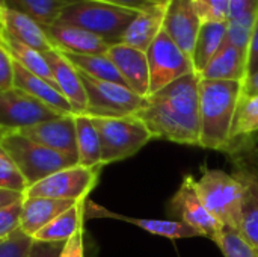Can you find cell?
I'll return each mask as SVG.
<instances>
[{"label": "cell", "instance_id": "obj_1", "mask_svg": "<svg viewBox=\"0 0 258 257\" xmlns=\"http://www.w3.org/2000/svg\"><path fill=\"white\" fill-rule=\"evenodd\" d=\"M136 117L147 126L153 139L200 145V76L190 73L160 91L145 97Z\"/></svg>", "mask_w": 258, "mask_h": 257}, {"label": "cell", "instance_id": "obj_2", "mask_svg": "<svg viewBox=\"0 0 258 257\" xmlns=\"http://www.w3.org/2000/svg\"><path fill=\"white\" fill-rule=\"evenodd\" d=\"M243 82L200 79L201 148L227 151Z\"/></svg>", "mask_w": 258, "mask_h": 257}, {"label": "cell", "instance_id": "obj_3", "mask_svg": "<svg viewBox=\"0 0 258 257\" xmlns=\"http://www.w3.org/2000/svg\"><path fill=\"white\" fill-rule=\"evenodd\" d=\"M136 15V11L98 0H70L57 21L92 32L109 44H118Z\"/></svg>", "mask_w": 258, "mask_h": 257}, {"label": "cell", "instance_id": "obj_4", "mask_svg": "<svg viewBox=\"0 0 258 257\" xmlns=\"http://www.w3.org/2000/svg\"><path fill=\"white\" fill-rule=\"evenodd\" d=\"M197 191L206 209L224 227V230L240 232L243 188L240 182L222 170L204 168L198 180Z\"/></svg>", "mask_w": 258, "mask_h": 257}, {"label": "cell", "instance_id": "obj_5", "mask_svg": "<svg viewBox=\"0 0 258 257\" xmlns=\"http://www.w3.org/2000/svg\"><path fill=\"white\" fill-rule=\"evenodd\" d=\"M0 144L24 177L27 188L60 170L79 165L73 158L44 147L18 132L2 133Z\"/></svg>", "mask_w": 258, "mask_h": 257}, {"label": "cell", "instance_id": "obj_6", "mask_svg": "<svg viewBox=\"0 0 258 257\" xmlns=\"http://www.w3.org/2000/svg\"><path fill=\"white\" fill-rule=\"evenodd\" d=\"M101 142V164L125 161L153 139L147 126L136 117L92 118Z\"/></svg>", "mask_w": 258, "mask_h": 257}, {"label": "cell", "instance_id": "obj_7", "mask_svg": "<svg viewBox=\"0 0 258 257\" xmlns=\"http://www.w3.org/2000/svg\"><path fill=\"white\" fill-rule=\"evenodd\" d=\"M79 74L88 97L85 114L92 118H121L136 115L145 103V97L138 95L128 86L98 80L82 71H79Z\"/></svg>", "mask_w": 258, "mask_h": 257}, {"label": "cell", "instance_id": "obj_8", "mask_svg": "<svg viewBox=\"0 0 258 257\" xmlns=\"http://www.w3.org/2000/svg\"><path fill=\"white\" fill-rule=\"evenodd\" d=\"M145 53L150 67V94L195 73L192 58L187 56L163 30Z\"/></svg>", "mask_w": 258, "mask_h": 257}, {"label": "cell", "instance_id": "obj_9", "mask_svg": "<svg viewBox=\"0 0 258 257\" xmlns=\"http://www.w3.org/2000/svg\"><path fill=\"white\" fill-rule=\"evenodd\" d=\"M100 171L101 168L74 165L29 186L23 197H45L71 201L88 200V195L98 183Z\"/></svg>", "mask_w": 258, "mask_h": 257}, {"label": "cell", "instance_id": "obj_10", "mask_svg": "<svg viewBox=\"0 0 258 257\" xmlns=\"http://www.w3.org/2000/svg\"><path fill=\"white\" fill-rule=\"evenodd\" d=\"M233 176L243 188L240 235L258 250V148L233 153Z\"/></svg>", "mask_w": 258, "mask_h": 257}, {"label": "cell", "instance_id": "obj_11", "mask_svg": "<svg viewBox=\"0 0 258 257\" xmlns=\"http://www.w3.org/2000/svg\"><path fill=\"white\" fill-rule=\"evenodd\" d=\"M195 180L197 179L190 174L183 177L180 188L168 203V215L171 218H177V221L192 226L200 230L203 236L216 242L224 232V227L206 209L197 191Z\"/></svg>", "mask_w": 258, "mask_h": 257}, {"label": "cell", "instance_id": "obj_12", "mask_svg": "<svg viewBox=\"0 0 258 257\" xmlns=\"http://www.w3.org/2000/svg\"><path fill=\"white\" fill-rule=\"evenodd\" d=\"M59 117L63 115H59L35 97L15 86L0 91V135L18 132L33 124Z\"/></svg>", "mask_w": 258, "mask_h": 257}, {"label": "cell", "instance_id": "obj_13", "mask_svg": "<svg viewBox=\"0 0 258 257\" xmlns=\"http://www.w3.org/2000/svg\"><path fill=\"white\" fill-rule=\"evenodd\" d=\"M201 23L192 0H168L163 32L190 58Z\"/></svg>", "mask_w": 258, "mask_h": 257}, {"label": "cell", "instance_id": "obj_14", "mask_svg": "<svg viewBox=\"0 0 258 257\" xmlns=\"http://www.w3.org/2000/svg\"><path fill=\"white\" fill-rule=\"evenodd\" d=\"M26 138L48 147L54 151L63 153L79 164L77 139H76V121L74 115H63L54 120L42 121L30 127L18 130Z\"/></svg>", "mask_w": 258, "mask_h": 257}, {"label": "cell", "instance_id": "obj_15", "mask_svg": "<svg viewBox=\"0 0 258 257\" xmlns=\"http://www.w3.org/2000/svg\"><path fill=\"white\" fill-rule=\"evenodd\" d=\"M106 55L133 92L141 97L150 95V67L145 52L118 42L112 44Z\"/></svg>", "mask_w": 258, "mask_h": 257}, {"label": "cell", "instance_id": "obj_16", "mask_svg": "<svg viewBox=\"0 0 258 257\" xmlns=\"http://www.w3.org/2000/svg\"><path fill=\"white\" fill-rule=\"evenodd\" d=\"M44 29L54 45V50L59 52L79 55H106L112 45L92 32L60 21L45 26Z\"/></svg>", "mask_w": 258, "mask_h": 257}, {"label": "cell", "instance_id": "obj_17", "mask_svg": "<svg viewBox=\"0 0 258 257\" xmlns=\"http://www.w3.org/2000/svg\"><path fill=\"white\" fill-rule=\"evenodd\" d=\"M44 55L51 68L54 85L70 101L74 114H85L88 106V97L79 70L59 50H50Z\"/></svg>", "mask_w": 258, "mask_h": 257}, {"label": "cell", "instance_id": "obj_18", "mask_svg": "<svg viewBox=\"0 0 258 257\" xmlns=\"http://www.w3.org/2000/svg\"><path fill=\"white\" fill-rule=\"evenodd\" d=\"M14 86L35 97L59 115H74L70 101L63 97V94L57 89L56 85L32 74L17 62L14 64Z\"/></svg>", "mask_w": 258, "mask_h": 257}, {"label": "cell", "instance_id": "obj_19", "mask_svg": "<svg viewBox=\"0 0 258 257\" xmlns=\"http://www.w3.org/2000/svg\"><path fill=\"white\" fill-rule=\"evenodd\" d=\"M76 203L79 201L56 200L45 197H23L20 230H23L27 236L32 238L42 227H45L56 217L73 208Z\"/></svg>", "mask_w": 258, "mask_h": 257}, {"label": "cell", "instance_id": "obj_20", "mask_svg": "<svg viewBox=\"0 0 258 257\" xmlns=\"http://www.w3.org/2000/svg\"><path fill=\"white\" fill-rule=\"evenodd\" d=\"M2 33L42 53L54 50V45L50 41L42 24H39L36 20L29 17L27 14L11 9V8H6L5 11Z\"/></svg>", "mask_w": 258, "mask_h": 257}, {"label": "cell", "instance_id": "obj_21", "mask_svg": "<svg viewBox=\"0 0 258 257\" xmlns=\"http://www.w3.org/2000/svg\"><path fill=\"white\" fill-rule=\"evenodd\" d=\"M258 18V0H230L227 42L245 56Z\"/></svg>", "mask_w": 258, "mask_h": 257}, {"label": "cell", "instance_id": "obj_22", "mask_svg": "<svg viewBox=\"0 0 258 257\" xmlns=\"http://www.w3.org/2000/svg\"><path fill=\"white\" fill-rule=\"evenodd\" d=\"M166 3L154 6L148 11L138 12L135 20L128 24V27L122 33L119 42L147 52L148 47L153 44V41L157 38V35L163 30Z\"/></svg>", "mask_w": 258, "mask_h": 257}, {"label": "cell", "instance_id": "obj_23", "mask_svg": "<svg viewBox=\"0 0 258 257\" xmlns=\"http://www.w3.org/2000/svg\"><path fill=\"white\" fill-rule=\"evenodd\" d=\"M198 76L204 80L243 82L246 79V56L225 41L222 48Z\"/></svg>", "mask_w": 258, "mask_h": 257}, {"label": "cell", "instance_id": "obj_24", "mask_svg": "<svg viewBox=\"0 0 258 257\" xmlns=\"http://www.w3.org/2000/svg\"><path fill=\"white\" fill-rule=\"evenodd\" d=\"M228 23L227 21H203L195 41L192 62L195 73H201L209 62L216 56L227 41Z\"/></svg>", "mask_w": 258, "mask_h": 257}, {"label": "cell", "instance_id": "obj_25", "mask_svg": "<svg viewBox=\"0 0 258 257\" xmlns=\"http://www.w3.org/2000/svg\"><path fill=\"white\" fill-rule=\"evenodd\" d=\"M258 138V95L242 98L236 112L231 139L228 144V153H237L242 150H248L249 139Z\"/></svg>", "mask_w": 258, "mask_h": 257}, {"label": "cell", "instance_id": "obj_26", "mask_svg": "<svg viewBox=\"0 0 258 257\" xmlns=\"http://www.w3.org/2000/svg\"><path fill=\"white\" fill-rule=\"evenodd\" d=\"M74 121L79 165L86 168H103L100 135L92 117L86 114H74Z\"/></svg>", "mask_w": 258, "mask_h": 257}, {"label": "cell", "instance_id": "obj_27", "mask_svg": "<svg viewBox=\"0 0 258 257\" xmlns=\"http://www.w3.org/2000/svg\"><path fill=\"white\" fill-rule=\"evenodd\" d=\"M85 204L86 200L76 203L73 208L56 217L51 223L42 227L38 233L32 236L33 241L41 242H67L71 236H74L85 223Z\"/></svg>", "mask_w": 258, "mask_h": 257}, {"label": "cell", "instance_id": "obj_28", "mask_svg": "<svg viewBox=\"0 0 258 257\" xmlns=\"http://www.w3.org/2000/svg\"><path fill=\"white\" fill-rule=\"evenodd\" d=\"M0 41L3 42V45L8 48V52L11 53L12 59L20 64L23 68H26L27 71H30L32 74L42 77L44 80L50 82L54 85V79H53V73L51 68L45 59V55L42 52H38L5 33H0Z\"/></svg>", "mask_w": 258, "mask_h": 257}, {"label": "cell", "instance_id": "obj_29", "mask_svg": "<svg viewBox=\"0 0 258 257\" xmlns=\"http://www.w3.org/2000/svg\"><path fill=\"white\" fill-rule=\"evenodd\" d=\"M62 55L82 73L106 82H113L119 85H125L122 76L116 70L115 64L109 59L107 55H79V53H67L62 52Z\"/></svg>", "mask_w": 258, "mask_h": 257}, {"label": "cell", "instance_id": "obj_30", "mask_svg": "<svg viewBox=\"0 0 258 257\" xmlns=\"http://www.w3.org/2000/svg\"><path fill=\"white\" fill-rule=\"evenodd\" d=\"M5 2H6V8L24 12L45 27L57 21L62 9L70 0H5Z\"/></svg>", "mask_w": 258, "mask_h": 257}, {"label": "cell", "instance_id": "obj_31", "mask_svg": "<svg viewBox=\"0 0 258 257\" xmlns=\"http://www.w3.org/2000/svg\"><path fill=\"white\" fill-rule=\"evenodd\" d=\"M0 189L15 191L24 194L27 189V183L21 173L18 171L17 165L6 153V150L0 144Z\"/></svg>", "mask_w": 258, "mask_h": 257}, {"label": "cell", "instance_id": "obj_32", "mask_svg": "<svg viewBox=\"0 0 258 257\" xmlns=\"http://www.w3.org/2000/svg\"><path fill=\"white\" fill-rule=\"evenodd\" d=\"M215 244L225 257H258V250L249 245L239 232L224 230Z\"/></svg>", "mask_w": 258, "mask_h": 257}, {"label": "cell", "instance_id": "obj_33", "mask_svg": "<svg viewBox=\"0 0 258 257\" xmlns=\"http://www.w3.org/2000/svg\"><path fill=\"white\" fill-rule=\"evenodd\" d=\"M33 239L23 230H15L8 238L0 239V257H26Z\"/></svg>", "mask_w": 258, "mask_h": 257}, {"label": "cell", "instance_id": "obj_34", "mask_svg": "<svg viewBox=\"0 0 258 257\" xmlns=\"http://www.w3.org/2000/svg\"><path fill=\"white\" fill-rule=\"evenodd\" d=\"M201 21H227L230 0H192Z\"/></svg>", "mask_w": 258, "mask_h": 257}, {"label": "cell", "instance_id": "obj_35", "mask_svg": "<svg viewBox=\"0 0 258 257\" xmlns=\"http://www.w3.org/2000/svg\"><path fill=\"white\" fill-rule=\"evenodd\" d=\"M21 206H23V198L20 201H15L0 209V239L8 238L9 235H12L15 230L20 229Z\"/></svg>", "mask_w": 258, "mask_h": 257}, {"label": "cell", "instance_id": "obj_36", "mask_svg": "<svg viewBox=\"0 0 258 257\" xmlns=\"http://www.w3.org/2000/svg\"><path fill=\"white\" fill-rule=\"evenodd\" d=\"M14 59L0 41V91L14 88Z\"/></svg>", "mask_w": 258, "mask_h": 257}, {"label": "cell", "instance_id": "obj_37", "mask_svg": "<svg viewBox=\"0 0 258 257\" xmlns=\"http://www.w3.org/2000/svg\"><path fill=\"white\" fill-rule=\"evenodd\" d=\"M65 242H41L33 241L26 257H59Z\"/></svg>", "mask_w": 258, "mask_h": 257}, {"label": "cell", "instance_id": "obj_38", "mask_svg": "<svg viewBox=\"0 0 258 257\" xmlns=\"http://www.w3.org/2000/svg\"><path fill=\"white\" fill-rule=\"evenodd\" d=\"M59 257H85V230H83V227L63 244V250Z\"/></svg>", "mask_w": 258, "mask_h": 257}, {"label": "cell", "instance_id": "obj_39", "mask_svg": "<svg viewBox=\"0 0 258 257\" xmlns=\"http://www.w3.org/2000/svg\"><path fill=\"white\" fill-rule=\"evenodd\" d=\"M98 2H104V3H110L119 8H125V9H132L136 12H142V11H148L154 6L163 5L168 0H98Z\"/></svg>", "mask_w": 258, "mask_h": 257}, {"label": "cell", "instance_id": "obj_40", "mask_svg": "<svg viewBox=\"0 0 258 257\" xmlns=\"http://www.w3.org/2000/svg\"><path fill=\"white\" fill-rule=\"evenodd\" d=\"M258 71V18L251 36L249 48L246 53V77Z\"/></svg>", "mask_w": 258, "mask_h": 257}, {"label": "cell", "instance_id": "obj_41", "mask_svg": "<svg viewBox=\"0 0 258 257\" xmlns=\"http://www.w3.org/2000/svg\"><path fill=\"white\" fill-rule=\"evenodd\" d=\"M258 95V71L252 76H248L243 80V89H242V98Z\"/></svg>", "mask_w": 258, "mask_h": 257}, {"label": "cell", "instance_id": "obj_42", "mask_svg": "<svg viewBox=\"0 0 258 257\" xmlns=\"http://www.w3.org/2000/svg\"><path fill=\"white\" fill-rule=\"evenodd\" d=\"M23 198V194L8 189H0V209L5 206H9L15 201H20Z\"/></svg>", "mask_w": 258, "mask_h": 257}, {"label": "cell", "instance_id": "obj_43", "mask_svg": "<svg viewBox=\"0 0 258 257\" xmlns=\"http://www.w3.org/2000/svg\"><path fill=\"white\" fill-rule=\"evenodd\" d=\"M5 11H6V2L0 0V33L3 30V17H5Z\"/></svg>", "mask_w": 258, "mask_h": 257}]
</instances>
